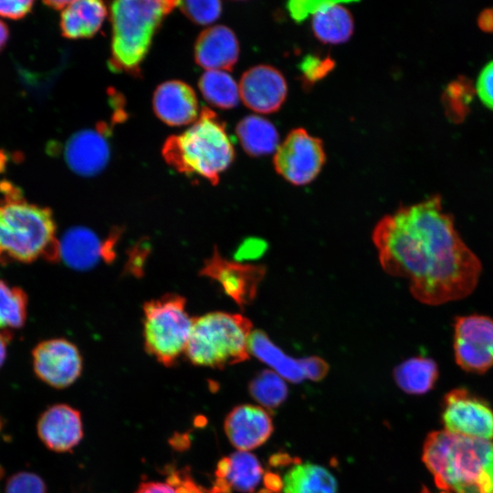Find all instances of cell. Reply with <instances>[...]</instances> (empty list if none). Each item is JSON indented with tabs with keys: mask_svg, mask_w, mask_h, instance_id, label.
<instances>
[{
	"mask_svg": "<svg viewBox=\"0 0 493 493\" xmlns=\"http://www.w3.org/2000/svg\"><path fill=\"white\" fill-rule=\"evenodd\" d=\"M372 237L383 269L406 278L413 297L424 304L462 299L478 283L481 262L461 238L438 195L383 216Z\"/></svg>",
	"mask_w": 493,
	"mask_h": 493,
	"instance_id": "6da1fadb",
	"label": "cell"
},
{
	"mask_svg": "<svg viewBox=\"0 0 493 493\" xmlns=\"http://www.w3.org/2000/svg\"><path fill=\"white\" fill-rule=\"evenodd\" d=\"M422 459L441 493H493V442L446 430L430 433Z\"/></svg>",
	"mask_w": 493,
	"mask_h": 493,
	"instance_id": "7a4b0ae2",
	"label": "cell"
},
{
	"mask_svg": "<svg viewBox=\"0 0 493 493\" xmlns=\"http://www.w3.org/2000/svg\"><path fill=\"white\" fill-rule=\"evenodd\" d=\"M0 264L58 261L59 241L52 211L27 202L10 182L0 183Z\"/></svg>",
	"mask_w": 493,
	"mask_h": 493,
	"instance_id": "3957f363",
	"label": "cell"
},
{
	"mask_svg": "<svg viewBox=\"0 0 493 493\" xmlns=\"http://www.w3.org/2000/svg\"><path fill=\"white\" fill-rule=\"evenodd\" d=\"M162 154L177 172L201 176L215 185L233 163L235 150L223 121L212 110L203 108L185 131L166 139Z\"/></svg>",
	"mask_w": 493,
	"mask_h": 493,
	"instance_id": "277c9868",
	"label": "cell"
},
{
	"mask_svg": "<svg viewBox=\"0 0 493 493\" xmlns=\"http://www.w3.org/2000/svg\"><path fill=\"white\" fill-rule=\"evenodd\" d=\"M180 1L120 0L110 5L112 37L109 67L114 72L138 75L153 36Z\"/></svg>",
	"mask_w": 493,
	"mask_h": 493,
	"instance_id": "5b68a950",
	"label": "cell"
},
{
	"mask_svg": "<svg viewBox=\"0 0 493 493\" xmlns=\"http://www.w3.org/2000/svg\"><path fill=\"white\" fill-rule=\"evenodd\" d=\"M252 322L240 314L209 312L194 318L185 354L198 366L223 369L249 358Z\"/></svg>",
	"mask_w": 493,
	"mask_h": 493,
	"instance_id": "8992f818",
	"label": "cell"
},
{
	"mask_svg": "<svg viewBox=\"0 0 493 493\" xmlns=\"http://www.w3.org/2000/svg\"><path fill=\"white\" fill-rule=\"evenodd\" d=\"M185 299L166 294L143 306L145 350L165 366H172L185 352L193 320L186 310Z\"/></svg>",
	"mask_w": 493,
	"mask_h": 493,
	"instance_id": "52a82bcc",
	"label": "cell"
},
{
	"mask_svg": "<svg viewBox=\"0 0 493 493\" xmlns=\"http://www.w3.org/2000/svg\"><path fill=\"white\" fill-rule=\"evenodd\" d=\"M276 172L294 185L311 183L325 163L323 143L303 128L292 130L275 152Z\"/></svg>",
	"mask_w": 493,
	"mask_h": 493,
	"instance_id": "ba28073f",
	"label": "cell"
},
{
	"mask_svg": "<svg viewBox=\"0 0 493 493\" xmlns=\"http://www.w3.org/2000/svg\"><path fill=\"white\" fill-rule=\"evenodd\" d=\"M453 351L456 364L472 373L493 367V318L480 314L457 316L453 324Z\"/></svg>",
	"mask_w": 493,
	"mask_h": 493,
	"instance_id": "9c48e42d",
	"label": "cell"
},
{
	"mask_svg": "<svg viewBox=\"0 0 493 493\" xmlns=\"http://www.w3.org/2000/svg\"><path fill=\"white\" fill-rule=\"evenodd\" d=\"M442 421L446 431L468 437L493 438V410L465 388H456L443 400Z\"/></svg>",
	"mask_w": 493,
	"mask_h": 493,
	"instance_id": "30bf717a",
	"label": "cell"
},
{
	"mask_svg": "<svg viewBox=\"0 0 493 493\" xmlns=\"http://www.w3.org/2000/svg\"><path fill=\"white\" fill-rule=\"evenodd\" d=\"M32 364L37 377L56 389H64L74 383L83 367L77 346L63 338L37 343L32 350Z\"/></svg>",
	"mask_w": 493,
	"mask_h": 493,
	"instance_id": "8fae6325",
	"label": "cell"
},
{
	"mask_svg": "<svg viewBox=\"0 0 493 493\" xmlns=\"http://www.w3.org/2000/svg\"><path fill=\"white\" fill-rule=\"evenodd\" d=\"M266 267L231 261L220 256L216 248L205 260L200 274L217 282L240 308L255 299L258 286L266 275Z\"/></svg>",
	"mask_w": 493,
	"mask_h": 493,
	"instance_id": "7c38bea8",
	"label": "cell"
},
{
	"mask_svg": "<svg viewBox=\"0 0 493 493\" xmlns=\"http://www.w3.org/2000/svg\"><path fill=\"white\" fill-rule=\"evenodd\" d=\"M240 99L257 113H272L284 103L288 85L279 70L268 65H257L247 69L239 81Z\"/></svg>",
	"mask_w": 493,
	"mask_h": 493,
	"instance_id": "4fadbf2b",
	"label": "cell"
},
{
	"mask_svg": "<svg viewBox=\"0 0 493 493\" xmlns=\"http://www.w3.org/2000/svg\"><path fill=\"white\" fill-rule=\"evenodd\" d=\"M37 432L41 442L49 450L57 453L68 452L83 438L81 414L68 404H53L39 416Z\"/></svg>",
	"mask_w": 493,
	"mask_h": 493,
	"instance_id": "5bb4252c",
	"label": "cell"
},
{
	"mask_svg": "<svg viewBox=\"0 0 493 493\" xmlns=\"http://www.w3.org/2000/svg\"><path fill=\"white\" fill-rule=\"evenodd\" d=\"M106 126L75 132L67 142L64 157L75 173L93 176L100 173L110 160V145Z\"/></svg>",
	"mask_w": 493,
	"mask_h": 493,
	"instance_id": "9a60e30c",
	"label": "cell"
},
{
	"mask_svg": "<svg viewBox=\"0 0 493 493\" xmlns=\"http://www.w3.org/2000/svg\"><path fill=\"white\" fill-rule=\"evenodd\" d=\"M225 433L237 451H248L263 445L273 432L268 413L252 404L236 406L224 423Z\"/></svg>",
	"mask_w": 493,
	"mask_h": 493,
	"instance_id": "2e32d148",
	"label": "cell"
},
{
	"mask_svg": "<svg viewBox=\"0 0 493 493\" xmlns=\"http://www.w3.org/2000/svg\"><path fill=\"white\" fill-rule=\"evenodd\" d=\"M118 233H113L102 243L86 227L68 229L59 242L60 257L71 268L86 270L94 267L100 258L110 261L114 257V244Z\"/></svg>",
	"mask_w": 493,
	"mask_h": 493,
	"instance_id": "e0dca14e",
	"label": "cell"
},
{
	"mask_svg": "<svg viewBox=\"0 0 493 493\" xmlns=\"http://www.w3.org/2000/svg\"><path fill=\"white\" fill-rule=\"evenodd\" d=\"M156 116L170 126H184L198 118V100L190 85L181 80H168L160 84L152 97Z\"/></svg>",
	"mask_w": 493,
	"mask_h": 493,
	"instance_id": "ac0fdd59",
	"label": "cell"
},
{
	"mask_svg": "<svg viewBox=\"0 0 493 493\" xmlns=\"http://www.w3.org/2000/svg\"><path fill=\"white\" fill-rule=\"evenodd\" d=\"M238 56L237 38L226 26L217 25L205 29L194 44V60L206 70H231Z\"/></svg>",
	"mask_w": 493,
	"mask_h": 493,
	"instance_id": "d6986e66",
	"label": "cell"
},
{
	"mask_svg": "<svg viewBox=\"0 0 493 493\" xmlns=\"http://www.w3.org/2000/svg\"><path fill=\"white\" fill-rule=\"evenodd\" d=\"M215 475L222 489L250 493L259 485L263 469L254 455L236 451L218 462Z\"/></svg>",
	"mask_w": 493,
	"mask_h": 493,
	"instance_id": "ffe728a7",
	"label": "cell"
},
{
	"mask_svg": "<svg viewBox=\"0 0 493 493\" xmlns=\"http://www.w3.org/2000/svg\"><path fill=\"white\" fill-rule=\"evenodd\" d=\"M106 15L107 7L102 1H70L60 16L62 36L69 39L91 37L102 26Z\"/></svg>",
	"mask_w": 493,
	"mask_h": 493,
	"instance_id": "44dd1931",
	"label": "cell"
},
{
	"mask_svg": "<svg viewBox=\"0 0 493 493\" xmlns=\"http://www.w3.org/2000/svg\"><path fill=\"white\" fill-rule=\"evenodd\" d=\"M315 37L325 44L344 43L354 29L351 12L341 2L324 1L311 22Z\"/></svg>",
	"mask_w": 493,
	"mask_h": 493,
	"instance_id": "7402d4cb",
	"label": "cell"
},
{
	"mask_svg": "<svg viewBox=\"0 0 493 493\" xmlns=\"http://www.w3.org/2000/svg\"><path fill=\"white\" fill-rule=\"evenodd\" d=\"M439 375L437 363L432 358L415 356L397 365L393 372L398 387L409 394H424L435 384Z\"/></svg>",
	"mask_w": 493,
	"mask_h": 493,
	"instance_id": "603a6c76",
	"label": "cell"
},
{
	"mask_svg": "<svg viewBox=\"0 0 493 493\" xmlns=\"http://www.w3.org/2000/svg\"><path fill=\"white\" fill-rule=\"evenodd\" d=\"M236 132L242 148L251 156L269 154L278 147L279 137L276 127L263 117H245L238 122Z\"/></svg>",
	"mask_w": 493,
	"mask_h": 493,
	"instance_id": "cb8c5ba5",
	"label": "cell"
},
{
	"mask_svg": "<svg viewBox=\"0 0 493 493\" xmlns=\"http://www.w3.org/2000/svg\"><path fill=\"white\" fill-rule=\"evenodd\" d=\"M249 353L274 369L281 377L292 383L305 379L299 360L286 355L262 330H253L248 342Z\"/></svg>",
	"mask_w": 493,
	"mask_h": 493,
	"instance_id": "d4e9b609",
	"label": "cell"
},
{
	"mask_svg": "<svg viewBox=\"0 0 493 493\" xmlns=\"http://www.w3.org/2000/svg\"><path fill=\"white\" fill-rule=\"evenodd\" d=\"M284 493H336L337 481L326 468L304 463L291 467L283 479Z\"/></svg>",
	"mask_w": 493,
	"mask_h": 493,
	"instance_id": "484cf974",
	"label": "cell"
},
{
	"mask_svg": "<svg viewBox=\"0 0 493 493\" xmlns=\"http://www.w3.org/2000/svg\"><path fill=\"white\" fill-rule=\"evenodd\" d=\"M205 100L211 105L229 110L239 101V87L233 77L224 70H206L198 82Z\"/></svg>",
	"mask_w": 493,
	"mask_h": 493,
	"instance_id": "4316f807",
	"label": "cell"
},
{
	"mask_svg": "<svg viewBox=\"0 0 493 493\" xmlns=\"http://www.w3.org/2000/svg\"><path fill=\"white\" fill-rule=\"evenodd\" d=\"M27 303L24 289L0 280V330L22 328L26 320Z\"/></svg>",
	"mask_w": 493,
	"mask_h": 493,
	"instance_id": "83f0119b",
	"label": "cell"
},
{
	"mask_svg": "<svg viewBox=\"0 0 493 493\" xmlns=\"http://www.w3.org/2000/svg\"><path fill=\"white\" fill-rule=\"evenodd\" d=\"M288 386L274 371L264 370L249 383V393L254 400L267 409L278 407L288 396Z\"/></svg>",
	"mask_w": 493,
	"mask_h": 493,
	"instance_id": "f1b7e54d",
	"label": "cell"
},
{
	"mask_svg": "<svg viewBox=\"0 0 493 493\" xmlns=\"http://www.w3.org/2000/svg\"><path fill=\"white\" fill-rule=\"evenodd\" d=\"M474 89L465 79L451 81L443 94V104L450 120L460 121L467 115Z\"/></svg>",
	"mask_w": 493,
	"mask_h": 493,
	"instance_id": "f546056e",
	"label": "cell"
},
{
	"mask_svg": "<svg viewBox=\"0 0 493 493\" xmlns=\"http://www.w3.org/2000/svg\"><path fill=\"white\" fill-rule=\"evenodd\" d=\"M183 13L198 25H208L215 22L222 11V4L218 0L180 1Z\"/></svg>",
	"mask_w": 493,
	"mask_h": 493,
	"instance_id": "4dcf8cb0",
	"label": "cell"
},
{
	"mask_svg": "<svg viewBox=\"0 0 493 493\" xmlns=\"http://www.w3.org/2000/svg\"><path fill=\"white\" fill-rule=\"evenodd\" d=\"M5 493H47V486L38 475L21 471L7 479Z\"/></svg>",
	"mask_w": 493,
	"mask_h": 493,
	"instance_id": "1f68e13d",
	"label": "cell"
},
{
	"mask_svg": "<svg viewBox=\"0 0 493 493\" xmlns=\"http://www.w3.org/2000/svg\"><path fill=\"white\" fill-rule=\"evenodd\" d=\"M475 89L482 103L493 110V60L480 70Z\"/></svg>",
	"mask_w": 493,
	"mask_h": 493,
	"instance_id": "d6a6232c",
	"label": "cell"
},
{
	"mask_svg": "<svg viewBox=\"0 0 493 493\" xmlns=\"http://www.w3.org/2000/svg\"><path fill=\"white\" fill-rule=\"evenodd\" d=\"M33 5V1L27 0L0 1V16L21 19L31 12Z\"/></svg>",
	"mask_w": 493,
	"mask_h": 493,
	"instance_id": "836d02e7",
	"label": "cell"
},
{
	"mask_svg": "<svg viewBox=\"0 0 493 493\" xmlns=\"http://www.w3.org/2000/svg\"><path fill=\"white\" fill-rule=\"evenodd\" d=\"M305 379L322 380L329 371L327 362L319 357H307L299 360Z\"/></svg>",
	"mask_w": 493,
	"mask_h": 493,
	"instance_id": "e575fe53",
	"label": "cell"
},
{
	"mask_svg": "<svg viewBox=\"0 0 493 493\" xmlns=\"http://www.w3.org/2000/svg\"><path fill=\"white\" fill-rule=\"evenodd\" d=\"M267 249V243L258 238L246 239L236 249L235 257L237 260L256 259Z\"/></svg>",
	"mask_w": 493,
	"mask_h": 493,
	"instance_id": "d590c367",
	"label": "cell"
},
{
	"mask_svg": "<svg viewBox=\"0 0 493 493\" xmlns=\"http://www.w3.org/2000/svg\"><path fill=\"white\" fill-rule=\"evenodd\" d=\"M149 253V246L146 242L137 244L130 252L127 268L133 275H142L146 257Z\"/></svg>",
	"mask_w": 493,
	"mask_h": 493,
	"instance_id": "8d00e7d4",
	"label": "cell"
},
{
	"mask_svg": "<svg viewBox=\"0 0 493 493\" xmlns=\"http://www.w3.org/2000/svg\"><path fill=\"white\" fill-rule=\"evenodd\" d=\"M324 1H292L288 4V10L291 16L300 21L309 14H313L320 7Z\"/></svg>",
	"mask_w": 493,
	"mask_h": 493,
	"instance_id": "74e56055",
	"label": "cell"
},
{
	"mask_svg": "<svg viewBox=\"0 0 493 493\" xmlns=\"http://www.w3.org/2000/svg\"><path fill=\"white\" fill-rule=\"evenodd\" d=\"M134 493H178L172 482L147 481L139 485Z\"/></svg>",
	"mask_w": 493,
	"mask_h": 493,
	"instance_id": "f35d334b",
	"label": "cell"
},
{
	"mask_svg": "<svg viewBox=\"0 0 493 493\" xmlns=\"http://www.w3.org/2000/svg\"><path fill=\"white\" fill-rule=\"evenodd\" d=\"M12 333L7 330H0V367L4 364L7 356V348L12 340Z\"/></svg>",
	"mask_w": 493,
	"mask_h": 493,
	"instance_id": "ab89813d",
	"label": "cell"
},
{
	"mask_svg": "<svg viewBox=\"0 0 493 493\" xmlns=\"http://www.w3.org/2000/svg\"><path fill=\"white\" fill-rule=\"evenodd\" d=\"M478 26L487 32H493V8L482 11L478 16Z\"/></svg>",
	"mask_w": 493,
	"mask_h": 493,
	"instance_id": "60d3db41",
	"label": "cell"
},
{
	"mask_svg": "<svg viewBox=\"0 0 493 493\" xmlns=\"http://www.w3.org/2000/svg\"><path fill=\"white\" fill-rule=\"evenodd\" d=\"M179 485L176 486L178 493H205L189 477H186L183 480L179 479Z\"/></svg>",
	"mask_w": 493,
	"mask_h": 493,
	"instance_id": "b9f144b4",
	"label": "cell"
},
{
	"mask_svg": "<svg viewBox=\"0 0 493 493\" xmlns=\"http://www.w3.org/2000/svg\"><path fill=\"white\" fill-rule=\"evenodd\" d=\"M9 38L8 26L0 19V52L5 47Z\"/></svg>",
	"mask_w": 493,
	"mask_h": 493,
	"instance_id": "7bdbcfd3",
	"label": "cell"
},
{
	"mask_svg": "<svg viewBox=\"0 0 493 493\" xmlns=\"http://www.w3.org/2000/svg\"><path fill=\"white\" fill-rule=\"evenodd\" d=\"M70 1H47L45 4L54 9L63 10Z\"/></svg>",
	"mask_w": 493,
	"mask_h": 493,
	"instance_id": "ee69618b",
	"label": "cell"
},
{
	"mask_svg": "<svg viewBox=\"0 0 493 493\" xmlns=\"http://www.w3.org/2000/svg\"><path fill=\"white\" fill-rule=\"evenodd\" d=\"M420 493H431L428 488H424ZM441 493V492H440Z\"/></svg>",
	"mask_w": 493,
	"mask_h": 493,
	"instance_id": "f6af8a7d",
	"label": "cell"
},
{
	"mask_svg": "<svg viewBox=\"0 0 493 493\" xmlns=\"http://www.w3.org/2000/svg\"><path fill=\"white\" fill-rule=\"evenodd\" d=\"M1 430H2V421L0 419V432H1Z\"/></svg>",
	"mask_w": 493,
	"mask_h": 493,
	"instance_id": "bcb514c9",
	"label": "cell"
}]
</instances>
